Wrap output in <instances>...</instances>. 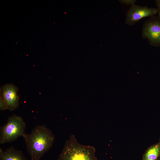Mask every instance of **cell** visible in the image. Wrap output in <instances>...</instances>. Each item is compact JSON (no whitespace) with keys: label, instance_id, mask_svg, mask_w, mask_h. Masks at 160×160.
Wrapping results in <instances>:
<instances>
[{"label":"cell","instance_id":"1","mask_svg":"<svg viewBox=\"0 0 160 160\" xmlns=\"http://www.w3.org/2000/svg\"><path fill=\"white\" fill-rule=\"evenodd\" d=\"M23 137L31 160H40L51 148L55 139L52 131L44 124L36 125Z\"/></svg>","mask_w":160,"mask_h":160},{"label":"cell","instance_id":"2","mask_svg":"<svg viewBox=\"0 0 160 160\" xmlns=\"http://www.w3.org/2000/svg\"><path fill=\"white\" fill-rule=\"evenodd\" d=\"M95 148L80 144L73 135L65 142L57 160H97Z\"/></svg>","mask_w":160,"mask_h":160},{"label":"cell","instance_id":"3","mask_svg":"<svg viewBox=\"0 0 160 160\" xmlns=\"http://www.w3.org/2000/svg\"><path fill=\"white\" fill-rule=\"evenodd\" d=\"M26 124L20 116L14 114L8 119L6 124L0 129V144L14 141L26 133Z\"/></svg>","mask_w":160,"mask_h":160},{"label":"cell","instance_id":"4","mask_svg":"<svg viewBox=\"0 0 160 160\" xmlns=\"http://www.w3.org/2000/svg\"><path fill=\"white\" fill-rule=\"evenodd\" d=\"M142 36L148 40L151 45L160 46V19L158 16L152 17L144 23Z\"/></svg>","mask_w":160,"mask_h":160},{"label":"cell","instance_id":"5","mask_svg":"<svg viewBox=\"0 0 160 160\" xmlns=\"http://www.w3.org/2000/svg\"><path fill=\"white\" fill-rule=\"evenodd\" d=\"M158 13V9L134 4L131 6L126 15L125 23L132 25L141 19L146 17H152Z\"/></svg>","mask_w":160,"mask_h":160},{"label":"cell","instance_id":"6","mask_svg":"<svg viewBox=\"0 0 160 160\" xmlns=\"http://www.w3.org/2000/svg\"><path fill=\"white\" fill-rule=\"evenodd\" d=\"M18 88L11 84H8L2 86L0 89V97L6 103L8 109L12 111L19 106V97L17 92Z\"/></svg>","mask_w":160,"mask_h":160},{"label":"cell","instance_id":"7","mask_svg":"<svg viewBox=\"0 0 160 160\" xmlns=\"http://www.w3.org/2000/svg\"><path fill=\"white\" fill-rule=\"evenodd\" d=\"M0 160H28L22 151L10 146L5 150L0 148Z\"/></svg>","mask_w":160,"mask_h":160},{"label":"cell","instance_id":"8","mask_svg":"<svg viewBox=\"0 0 160 160\" xmlns=\"http://www.w3.org/2000/svg\"><path fill=\"white\" fill-rule=\"evenodd\" d=\"M160 154V140L149 147L145 151L143 160H156Z\"/></svg>","mask_w":160,"mask_h":160},{"label":"cell","instance_id":"9","mask_svg":"<svg viewBox=\"0 0 160 160\" xmlns=\"http://www.w3.org/2000/svg\"><path fill=\"white\" fill-rule=\"evenodd\" d=\"M119 1L121 3L126 5H131V6L135 4L136 1L135 0H120Z\"/></svg>","mask_w":160,"mask_h":160},{"label":"cell","instance_id":"10","mask_svg":"<svg viewBox=\"0 0 160 160\" xmlns=\"http://www.w3.org/2000/svg\"><path fill=\"white\" fill-rule=\"evenodd\" d=\"M0 109L1 111L8 109L7 107L6 103L1 97H0Z\"/></svg>","mask_w":160,"mask_h":160},{"label":"cell","instance_id":"11","mask_svg":"<svg viewBox=\"0 0 160 160\" xmlns=\"http://www.w3.org/2000/svg\"><path fill=\"white\" fill-rule=\"evenodd\" d=\"M156 4L158 9V17L160 19V0H155Z\"/></svg>","mask_w":160,"mask_h":160},{"label":"cell","instance_id":"12","mask_svg":"<svg viewBox=\"0 0 160 160\" xmlns=\"http://www.w3.org/2000/svg\"><path fill=\"white\" fill-rule=\"evenodd\" d=\"M156 160H160V154L158 157V158H157V159Z\"/></svg>","mask_w":160,"mask_h":160}]
</instances>
